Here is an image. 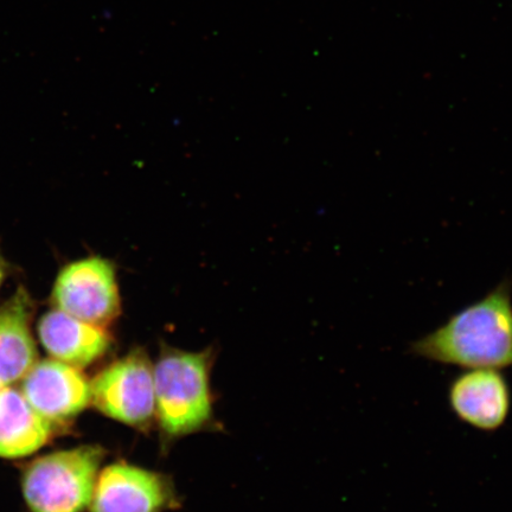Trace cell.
Listing matches in <instances>:
<instances>
[{
	"mask_svg": "<svg viewBox=\"0 0 512 512\" xmlns=\"http://www.w3.org/2000/svg\"><path fill=\"white\" fill-rule=\"evenodd\" d=\"M409 354L462 369L512 367V283L505 279L478 302L409 345Z\"/></svg>",
	"mask_w": 512,
	"mask_h": 512,
	"instance_id": "6da1fadb",
	"label": "cell"
},
{
	"mask_svg": "<svg viewBox=\"0 0 512 512\" xmlns=\"http://www.w3.org/2000/svg\"><path fill=\"white\" fill-rule=\"evenodd\" d=\"M213 352H187L165 347L155 375L156 420L171 441L210 427L214 421L210 371Z\"/></svg>",
	"mask_w": 512,
	"mask_h": 512,
	"instance_id": "7a4b0ae2",
	"label": "cell"
},
{
	"mask_svg": "<svg viewBox=\"0 0 512 512\" xmlns=\"http://www.w3.org/2000/svg\"><path fill=\"white\" fill-rule=\"evenodd\" d=\"M104 458V448L82 446L36 459L22 479L31 512H82L88 508Z\"/></svg>",
	"mask_w": 512,
	"mask_h": 512,
	"instance_id": "3957f363",
	"label": "cell"
},
{
	"mask_svg": "<svg viewBox=\"0 0 512 512\" xmlns=\"http://www.w3.org/2000/svg\"><path fill=\"white\" fill-rule=\"evenodd\" d=\"M92 403L102 414L146 431L156 420L155 375L146 351L132 350L91 382Z\"/></svg>",
	"mask_w": 512,
	"mask_h": 512,
	"instance_id": "277c9868",
	"label": "cell"
},
{
	"mask_svg": "<svg viewBox=\"0 0 512 512\" xmlns=\"http://www.w3.org/2000/svg\"><path fill=\"white\" fill-rule=\"evenodd\" d=\"M51 304L88 324L106 329L121 313L117 270L111 260L101 256L76 260L57 275Z\"/></svg>",
	"mask_w": 512,
	"mask_h": 512,
	"instance_id": "5b68a950",
	"label": "cell"
},
{
	"mask_svg": "<svg viewBox=\"0 0 512 512\" xmlns=\"http://www.w3.org/2000/svg\"><path fill=\"white\" fill-rule=\"evenodd\" d=\"M178 507L170 477L120 462L100 471L89 512H164Z\"/></svg>",
	"mask_w": 512,
	"mask_h": 512,
	"instance_id": "8992f818",
	"label": "cell"
},
{
	"mask_svg": "<svg viewBox=\"0 0 512 512\" xmlns=\"http://www.w3.org/2000/svg\"><path fill=\"white\" fill-rule=\"evenodd\" d=\"M21 393L55 428L69 424L92 403L91 382L82 371L54 358L34 364L23 377Z\"/></svg>",
	"mask_w": 512,
	"mask_h": 512,
	"instance_id": "52a82bcc",
	"label": "cell"
},
{
	"mask_svg": "<svg viewBox=\"0 0 512 512\" xmlns=\"http://www.w3.org/2000/svg\"><path fill=\"white\" fill-rule=\"evenodd\" d=\"M448 406L463 424L485 433L505 425L511 412V388L501 369H464L448 384Z\"/></svg>",
	"mask_w": 512,
	"mask_h": 512,
	"instance_id": "ba28073f",
	"label": "cell"
},
{
	"mask_svg": "<svg viewBox=\"0 0 512 512\" xmlns=\"http://www.w3.org/2000/svg\"><path fill=\"white\" fill-rule=\"evenodd\" d=\"M37 329L43 348L54 360L78 369L99 361L113 343L106 329L55 309L40 319Z\"/></svg>",
	"mask_w": 512,
	"mask_h": 512,
	"instance_id": "9c48e42d",
	"label": "cell"
},
{
	"mask_svg": "<svg viewBox=\"0 0 512 512\" xmlns=\"http://www.w3.org/2000/svg\"><path fill=\"white\" fill-rule=\"evenodd\" d=\"M34 315V300L22 286L0 306V384L3 387L22 381L37 362L31 331Z\"/></svg>",
	"mask_w": 512,
	"mask_h": 512,
	"instance_id": "30bf717a",
	"label": "cell"
},
{
	"mask_svg": "<svg viewBox=\"0 0 512 512\" xmlns=\"http://www.w3.org/2000/svg\"><path fill=\"white\" fill-rule=\"evenodd\" d=\"M55 427L42 418L23 394L4 387L0 393V457L30 456L48 443Z\"/></svg>",
	"mask_w": 512,
	"mask_h": 512,
	"instance_id": "8fae6325",
	"label": "cell"
},
{
	"mask_svg": "<svg viewBox=\"0 0 512 512\" xmlns=\"http://www.w3.org/2000/svg\"><path fill=\"white\" fill-rule=\"evenodd\" d=\"M6 273H8V265H6V262L2 254H0V286H2L3 284V281L6 277Z\"/></svg>",
	"mask_w": 512,
	"mask_h": 512,
	"instance_id": "7c38bea8",
	"label": "cell"
},
{
	"mask_svg": "<svg viewBox=\"0 0 512 512\" xmlns=\"http://www.w3.org/2000/svg\"><path fill=\"white\" fill-rule=\"evenodd\" d=\"M3 388L2 384H0V393H2Z\"/></svg>",
	"mask_w": 512,
	"mask_h": 512,
	"instance_id": "4fadbf2b",
	"label": "cell"
}]
</instances>
